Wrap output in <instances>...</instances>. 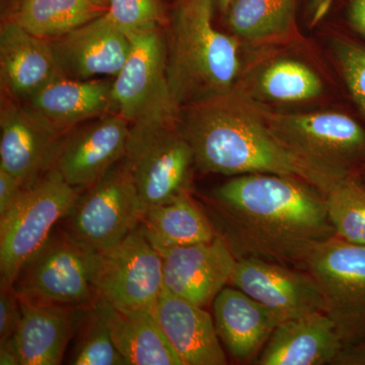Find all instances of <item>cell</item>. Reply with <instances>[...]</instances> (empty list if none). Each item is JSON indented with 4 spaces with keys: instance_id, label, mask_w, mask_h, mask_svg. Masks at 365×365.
Wrapping results in <instances>:
<instances>
[{
    "instance_id": "6da1fadb",
    "label": "cell",
    "mask_w": 365,
    "mask_h": 365,
    "mask_svg": "<svg viewBox=\"0 0 365 365\" xmlns=\"http://www.w3.org/2000/svg\"><path fill=\"white\" fill-rule=\"evenodd\" d=\"M212 200L217 235L237 260L304 269L311 252L336 235L323 193L299 178L242 175L216 188Z\"/></svg>"
},
{
    "instance_id": "7a4b0ae2",
    "label": "cell",
    "mask_w": 365,
    "mask_h": 365,
    "mask_svg": "<svg viewBox=\"0 0 365 365\" xmlns=\"http://www.w3.org/2000/svg\"><path fill=\"white\" fill-rule=\"evenodd\" d=\"M195 167L205 173L299 178L318 186L319 178L284 145L258 106L235 90L187 106L178 115Z\"/></svg>"
},
{
    "instance_id": "3957f363",
    "label": "cell",
    "mask_w": 365,
    "mask_h": 365,
    "mask_svg": "<svg viewBox=\"0 0 365 365\" xmlns=\"http://www.w3.org/2000/svg\"><path fill=\"white\" fill-rule=\"evenodd\" d=\"M215 0H179L167 40L168 78L173 103L187 106L235 90L239 42L213 25Z\"/></svg>"
},
{
    "instance_id": "277c9868",
    "label": "cell",
    "mask_w": 365,
    "mask_h": 365,
    "mask_svg": "<svg viewBox=\"0 0 365 365\" xmlns=\"http://www.w3.org/2000/svg\"><path fill=\"white\" fill-rule=\"evenodd\" d=\"M281 143L319 180L361 178L365 173V123L345 112L282 114L262 109Z\"/></svg>"
},
{
    "instance_id": "5b68a950",
    "label": "cell",
    "mask_w": 365,
    "mask_h": 365,
    "mask_svg": "<svg viewBox=\"0 0 365 365\" xmlns=\"http://www.w3.org/2000/svg\"><path fill=\"white\" fill-rule=\"evenodd\" d=\"M122 160L144 212L191 189L195 158L178 118L131 124Z\"/></svg>"
},
{
    "instance_id": "8992f818",
    "label": "cell",
    "mask_w": 365,
    "mask_h": 365,
    "mask_svg": "<svg viewBox=\"0 0 365 365\" xmlns=\"http://www.w3.org/2000/svg\"><path fill=\"white\" fill-rule=\"evenodd\" d=\"M304 270L318 283L325 313L337 327L344 347L340 364H351L365 351V246L335 235L311 252Z\"/></svg>"
},
{
    "instance_id": "52a82bcc",
    "label": "cell",
    "mask_w": 365,
    "mask_h": 365,
    "mask_svg": "<svg viewBox=\"0 0 365 365\" xmlns=\"http://www.w3.org/2000/svg\"><path fill=\"white\" fill-rule=\"evenodd\" d=\"M81 193L50 170L0 215V285L14 287L21 267L44 246Z\"/></svg>"
},
{
    "instance_id": "ba28073f",
    "label": "cell",
    "mask_w": 365,
    "mask_h": 365,
    "mask_svg": "<svg viewBox=\"0 0 365 365\" xmlns=\"http://www.w3.org/2000/svg\"><path fill=\"white\" fill-rule=\"evenodd\" d=\"M96 252L55 230L16 276L14 288L23 302L90 307L98 299Z\"/></svg>"
},
{
    "instance_id": "9c48e42d",
    "label": "cell",
    "mask_w": 365,
    "mask_h": 365,
    "mask_svg": "<svg viewBox=\"0 0 365 365\" xmlns=\"http://www.w3.org/2000/svg\"><path fill=\"white\" fill-rule=\"evenodd\" d=\"M143 208L123 160L81 191L62 230L93 252L112 248L140 225Z\"/></svg>"
},
{
    "instance_id": "30bf717a",
    "label": "cell",
    "mask_w": 365,
    "mask_h": 365,
    "mask_svg": "<svg viewBox=\"0 0 365 365\" xmlns=\"http://www.w3.org/2000/svg\"><path fill=\"white\" fill-rule=\"evenodd\" d=\"M131 49L113 79V110L131 124L175 119L167 69V40L160 28L132 34Z\"/></svg>"
},
{
    "instance_id": "8fae6325",
    "label": "cell",
    "mask_w": 365,
    "mask_h": 365,
    "mask_svg": "<svg viewBox=\"0 0 365 365\" xmlns=\"http://www.w3.org/2000/svg\"><path fill=\"white\" fill-rule=\"evenodd\" d=\"M98 299L125 309L155 312L163 289V259L136 227L112 248L96 252Z\"/></svg>"
},
{
    "instance_id": "7c38bea8",
    "label": "cell",
    "mask_w": 365,
    "mask_h": 365,
    "mask_svg": "<svg viewBox=\"0 0 365 365\" xmlns=\"http://www.w3.org/2000/svg\"><path fill=\"white\" fill-rule=\"evenodd\" d=\"M130 127L117 112L76 127L60 138L51 170L83 191L123 160Z\"/></svg>"
},
{
    "instance_id": "4fadbf2b",
    "label": "cell",
    "mask_w": 365,
    "mask_h": 365,
    "mask_svg": "<svg viewBox=\"0 0 365 365\" xmlns=\"http://www.w3.org/2000/svg\"><path fill=\"white\" fill-rule=\"evenodd\" d=\"M230 282L265 307L279 325L306 314L325 313L323 294L307 271L300 272L260 259H241Z\"/></svg>"
},
{
    "instance_id": "5bb4252c",
    "label": "cell",
    "mask_w": 365,
    "mask_h": 365,
    "mask_svg": "<svg viewBox=\"0 0 365 365\" xmlns=\"http://www.w3.org/2000/svg\"><path fill=\"white\" fill-rule=\"evenodd\" d=\"M158 252L163 259V287L201 307L230 282L237 262L218 235L210 242Z\"/></svg>"
},
{
    "instance_id": "9a60e30c",
    "label": "cell",
    "mask_w": 365,
    "mask_h": 365,
    "mask_svg": "<svg viewBox=\"0 0 365 365\" xmlns=\"http://www.w3.org/2000/svg\"><path fill=\"white\" fill-rule=\"evenodd\" d=\"M60 138L23 103L2 93L0 169L30 187L51 170Z\"/></svg>"
},
{
    "instance_id": "2e32d148",
    "label": "cell",
    "mask_w": 365,
    "mask_h": 365,
    "mask_svg": "<svg viewBox=\"0 0 365 365\" xmlns=\"http://www.w3.org/2000/svg\"><path fill=\"white\" fill-rule=\"evenodd\" d=\"M50 43L60 76L79 81L116 78L131 49L130 38L106 13Z\"/></svg>"
},
{
    "instance_id": "e0dca14e",
    "label": "cell",
    "mask_w": 365,
    "mask_h": 365,
    "mask_svg": "<svg viewBox=\"0 0 365 365\" xmlns=\"http://www.w3.org/2000/svg\"><path fill=\"white\" fill-rule=\"evenodd\" d=\"M112 81L55 78L24 101L34 116L58 136L76 127L114 112Z\"/></svg>"
},
{
    "instance_id": "ac0fdd59",
    "label": "cell",
    "mask_w": 365,
    "mask_h": 365,
    "mask_svg": "<svg viewBox=\"0 0 365 365\" xmlns=\"http://www.w3.org/2000/svg\"><path fill=\"white\" fill-rule=\"evenodd\" d=\"M21 319L13 337L21 365H58L88 307L21 300Z\"/></svg>"
},
{
    "instance_id": "d6986e66",
    "label": "cell",
    "mask_w": 365,
    "mask_h": 365,
    "mask_svg": "<svg viewBox=\"0 0 365 365\" xmlns=\"http://www.w3.org/2000/svg\"><path fill=\"white\" fill-rule=\"evenodd\" d=\"M59 76L50 40L29 32L14 19L1 26L2 93L24 102Z\"/></svg>"
},
{
    "instance_id": "ffe728a7",
    "label": "cell",
    "mask_w": 365,
    "mask_h": 365,
    "mask_svg": "<svg viewBox=\"0 0 365 365\" xmlns=\"http://www.w3.org/2000/svg\"><path fill=\"white\" fill-rule=\"evenodd\" d=\"M343 354L337 327L328 314L319 312L281 323L266 343L258 364H340Z\"/></svg>"
},
{
    "instance_id": "44dd1931",
    "label": "cell",
    "mask_w": 365,
    "mask_h": 365,
    "mask_svg": "<svg viewBox=\"0 0 365 365\" xmlns=\"http://www.w3.org/2000/svg\"><path fill=\"white\" fill-rule=\"evenodd\" d=\"M153 313L182 365L227 364L215 321L202 307L163 287Z\"/></svg>"
},
{
    "instance_id": "7402d4cb",
    "label": "cell",
    "mask_w": 365,
    "mask_h": 365,
    "mask_svg": "<svg viewBox=\"0 0 365 365\" xmlns=\"http://www.w3.org/2000/svg\"><path fill=\"white\" fill-rule=\"evenodd\" d=\"M216 332L228 352L253 359L279 326L265 307L237 287H225L213 300Z\"/></svg>"
},
{
    "instance_id": "603a6c76",
    "label": "cell",
    "mask_w": 365,
    "mask_h": 365,
    "mask_svg": "<svg viewBox=\"0 0 365 365\" xmlns=\"http://www.w3.org/2000/svg\"><path fill=\"white\" fill-rule=\"evenodd\" d=\"M98 302L113 342L128 365H182L153 312L118 309L107 300Z\"/></svg>"
},
{
    "instance_id": "cb8c5ba5",
    "label": "cell",
    "mask_w": 365,
    "mask_h": 365,
    "mask_svg": "<svg viewBox=\"0 0 365 365\" xmlns=\"http://www.w3.org/2000/svg\"><path fill=\"white\" fill-rule=\"evenodd\" d=\"M139 227L158 251L210 242L217 235L210 218L194 202L190 192L148 209Z\"/></svg>"
},
{
    "instance_id": "d4e9b609",
    "label": "cell",
    "mask_w": 365,
    "mask_h": 365,
    "mask_svg": "<svg viewBox=\"0 0 365 365\" xmlns=\"http://www.w3.org/2000/svg\"><path fill=\"white\" fill-rule=\"evenodd\" d=\"M297 4V0H234L225 16L237 37L254 43L271 42L294 32Z\"/></svg>"
},
{
    "instance_id": "484cf974",
    "label": "cell",
    "mask_w": 365,
    "mask_h": 365,
    "mask_svg": "<svg viewBox=\"0 0 365 365\" xmlns=\"http://www.w3.org/2000/svg\"><path fill=\"white\" fill-rule=\"evenodd\" d=\"M93 0H21L14 20L29 32L52 40L107 11Z\"/></svg>"
},
{
    "instance_id": "4316f807",
    "label": "cell",
    "mask_w": 365,
    "mask_h": 365,
    "mask_svg": "<svg viewBox=\"0 0 365 365\" xmlns=\"http://www.w3.org/2000/svg\"><path fill=\"white\" fill-rule=\"evenodd\" d=\"M336 235L365 246V185L359 178L327 177L319 185Z\"/></svg>"
},
{
    "instance_id": "83f0119b",
    "label": "cell",
    "mask_w": 365,
    "mask_h": 365,
    "mask_svg": "<svg viewBox=\"0 0 365 365\" xmlns=\"http://www.w3.org/2000/svg\"><path fill=\"white\" fill-rule=\"evenodd\" d=\"M259 88L262 95L276 102H304L323 93V81L306 64L280 59L262 72Z\"/></svg>"
},
{
    "instance_id": "f1b7e54d",
    "label": "cell",
    "mask_w": 365,
    "mask_h": 365,
    "mask_svg": "<svg viewBox=\"0 0 365 365\" xmlns=\"http://www.w3.org/2000/svg\"><path fill=\"white\" fill-rule=\"evenodd\" d=\"M69 364L74 365H128L113 342L98 299L88 307L76 332Z\"/></svg>"
},
{
    "instance_id": "f546056e",
    "label": "cell",
    "mask_w": 365,
    "mask_h": 365,
    "mask_svg": "<svg viewBox=\"0 0 365 365\" xmlns=\"http://www.w3.org/2000/svg\"><path fill=\"white\" fill-rule=\"evenodd\" d=\"M355 36L336 38L333 50L355 111L365 123V39Z\"/></svg>"
},
{
    "instance_id": "4dcf8cb0",
    "label": "cell",
    "mask_w": 365,
    "mask_h": 365,
    "mask_svg": "<svg viewBox=\"0 0 365 365\" xmlns=\"http://www.w3.org/2000/svg\"><path fill=\"white\" fill-rule=\"evenodd\" d=\"M106 14L127 36L160 28L165 20L160 0H109Z\"/></svg>"
},
{
    "instance_id": "1f68e13d",
    "label": "cell",
    "mask_w": 365,
    "mask_h": 365,
    "mask_svg": "<svg viewBox=\"0 0 365 365\" xmlns=\"http://www.w3.org/2000/svg\"><path fill=\"white\" fill-rule=\"evenodd\" d=\"M21 319V300L14 287L0 285V342L14 337Z\"/></svg>"
},
{
    "instance_id": "d6a6232c",
    "label": "cell",
    "mask_w": 365,
    "mask_h": 365,
    "mask_svg": "<svg viewBox=\"0 0 365 365\" xmlns=\"http://www.w3.org/2000/svg\"><path fill=\"white\" fill-rule=\"evenodd\" d=\"M24 188L25 187L16 178L0 169V215L16 202Z\"/></svg>"
},
{
    "instance_id": "836d02e7",
    "label": "cell",
    "mask_w": 365,
    "mask_h": 365,
    "mask_svg": "<svg viewBox=\"0 0 365 365\" xmlns=\"http://www.w3.org/2000/svg\"><path fill=\"white\" fill-rule=\"evenodd\" d=\"M346 16L353 34L365 39V0H349Z\"/></svg>"
},
{
    "instance_id": "e575fe53",
    "label": "cell",
    "mask_w": 365,
    "mask_h": 365,
    "mask_svg": "<svg viewBox=\"0 0 365 365\" xmlns=\"http://www.w3.org/2000/svg\"><path fill=\"white\" fill-rule=\"evenodd\" d=\"M0 364L21 365L18 351L14 344L13 338L0 342Z\"/></svg>"
},
{
    "instance_id": "d590c367",
    "label": "cell",
    "mask_w": 365,
    "mask_h": 365,
    "mask_svg": "<svg viewBox=\"0 0 365 365\" xmlns=\"http://www.w3.org/2000/svg\"><path fill=\"white\" fill-rule=\"evenodd\" d=\"M332 1L333 0H309V11L313 24L325 16Z\"/></svg>"
},
{
    "instance_id": "8d00e7d4",
    "label": "cell",
    "mask_w": 365,
    "mask_h": 365,
    "mask_svg": "<svg viewBox=\"0 0 365 365\" xmlns=\"http://www.w3.org/2000/svg\"><path fill=\"white\" fill-rule=\"evenodd\" d=\"M234 0H215L216 9L225 14Z\"/></svg>"
},
{
    "instance_id": "74e56055",
    "label": "cell",
    "mask_w": 365,
    "mask_h": 365,
    "mask_svg": "<svg viewBox=\"0 0 365 365\" xmlns=\"http://www.w3.org/2000/svg\"><path fill=\"white\" fill-rule=\"evenodd\" d=\"M352 364L354 365H365V351L359 354L354 360H353Z\"/></svg>"
},
{
    "instance_id": "f35d334b",
    "label": "cell",
    "mask_w": 365,
    "mask_h": 365,
    "mask_svg": "<svg viewBox=\"0 0 365 365\" xmlns=\"http://www.w3.org/2000/svg\"><path fill=\"white\" fill-rule=\"evenodd\" d=\"M93 1L97 2L100 6L107 7L108 9V1H109V0H93Z\"/></svg>"
},
{
    "instance_id": "ab89813d",
    "label": "cell",
    "mask_w": 365,
    "mask_h": 365,
    "mask_svg": "<svg viewBox=\"0 0 365 365\" xmlns=\"http://www.w3.org/2000/svg\"><path fill=\"white\" fill-rule=\"evenodd\" d=\"M359 179L361 180V182H364V184L365 185V173H364V176H362L361 178H359Z\"/></svg>"
}]
</instances>
